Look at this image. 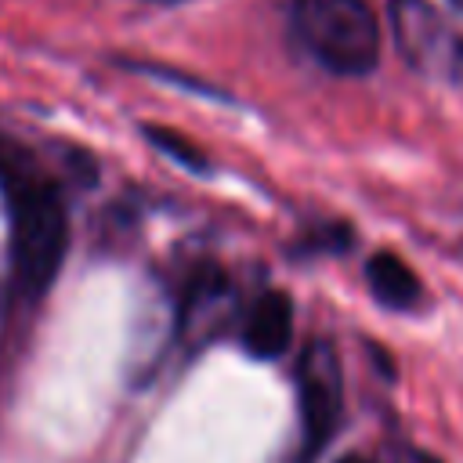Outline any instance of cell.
Masks as SVG:
<instances>
[{
    "mask_svg": "<svg viewBox=\"0 0 463 463\" xmlns=\"http://www.w3.org/2000/svg\"><path fill=\"white\" fill-rule=\"evenodd\" d=\"M0 199L11 232V271L22 297H43L69 250V210L58 181L18 141L0 134Z\"/></svg>",
    "mask_w": 463,
    "mask_h": 463,
    "instance_id": "cell-1",
    "label": "cell"
},
{
    "mask_svg": "<svg viewBox=\"0 0 463 463\" xmlns=\"http://www.w3.org/2000/svg\"><path fill=\"white\" fill-rule=\"evenodd\" d=\"M293 25L311 58L336 76H365L380 61L369 0H293Z\"/></svg>",
    "mask_w": 463,
    "mask_h": 463,
    "instance_id": "cell-2",
    "label": "cell"
},
{
    "mask_svg": "<svg viewBox=\"0 0 463 463\" xmlns=\"http://www.w3.org/2000/svg\"><path fill=\"white\" fill-rule=\"evenodd\" d=\"M398 54L427 80L463 87V33L430 0H391Z\"/></svg>",
    "mask_w": 463,
    "mask_h": 463,
    "instance_id": "cell-3",
    "label": "cell"
},
{
    "mask_svg": "<svg viewBox=\"0 0 463 463\" xmlns=\"http://www.w3.org/2000/svg\"><path fill=\"white\" fill-rule=\"evenodd\" d=\"M297 405H300V452L297 463H311L333 438L344 412V373L329 340H311L297 362Z\"/></svg>",
    "mask_w": 463,
    "mask_h": 463,
    "instance_id": "cell-4",
    "label": "cell"
},
{
    "mask_svg": "<svg viewBox=\"0 0 463 463\" xmlns=\"http://www.w3.org/2000/svg\"><path fill=\"white\" fill-rule=\"evenodd\" d=\"M242 347L253 358H279L293 340V300L279 289L260 293L242 318Z\"/></svg>",
    "mask_w": 463,
    "mask_h": 463,
    "instance_id": "cell-5",
    "label": "cell"
},
{
    "mask_svg": "<svg viewBox=\"0 0 463 463\" xmlns=\"http://www.w3.org/2000/svg\"><path fill=\"white\" fill-rule=\"evenodd\" d=\"M365 282H369L373 297H376L383 307H391V311H409V307H416V300H420V293H423L416 271H412L398 253H387V250H380V253H373V257L365 260Z\"/></svg>",
    "mask_w": 463,
    "mask_h": 463,
    "instance_id": "cell-6",
    "label": "cell"
},
{
    "mask_svg": "<svg viewBox=\"0 0 463 463\" xmlns=\"http://www.w3.org/2000/svg\"><path fill=\"white\" fill-rule=\"evenodd\" d=\"M148 137L156 141V148H163L166 156H174L181 166H192V170H206V159L195 152V148H188V141H181L177 134H170V130H148Z\"/></svg>",
    "mask_w": 463,
    "mask_h": 463,
    "instance_id": "cell-7",
    "label": "cell"
},
{
    "mask_svg": "<svg viewBox=\"0 0 463 463\" xmlns=\"http://www.w3.org/2000/svg\"><path fill=\"white\" fill-rule=\"evenodd\" d=\"M412 463H441L434 452H412Z\"/></svg>",
    "mask_w": 463,
    "mask_h": 463,
    "instance_id": "cell-8",
    "label": "cell"
},
{
    "mask_svg": "<svg viewBox=\"0 0 463 463\" xmlns=\"http://www.w3.org/2000/svg\"><path fill=\"white\" fill-rule=\"evenodd\" d=\"M336 463H369V459H365V456H358V452H347V456H340Z\"/></svg>",
    "mask_w": 463,
    "mask_h": 463,
    "instance_id": "cell-9",
    "label": "cell"
},
{
    "mask_svg": "<svg viewBox=\"0 0 463 463\" xmlns=\"http://www.w3.org/2000/svg\"><path fill=\"white\" fill-rule=\"evenodd\" d=\"M449 7H452V11L459 14V18H463V0H449Z\"/></svg>",
    "mask_w": 463,
    "mask_h": 463,
    "instance_id": "cell-10",
    "label": "cell"
},
{
    "mask_svg": "<svg viewBox=\"0 0 463 463\" xmlns=\"http://www.w3.org/2000/svg\"><path fill=\"white\" fill-rule=\"evenodd\" d=\"M152 4H177V0H152Z\"/></svg>",
    "mask_w": 463,
    "mask_h": 463,
    "instance_id": "cell-11",
    "label": "cell"
}]
</instances>
